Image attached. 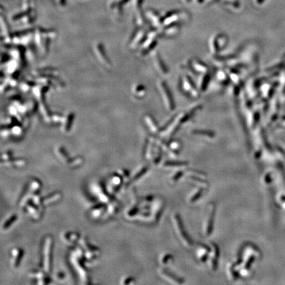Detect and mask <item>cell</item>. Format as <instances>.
<instances>
[{"mask_svg": "<svg viewBox=\"0 0 285 285\" xmlns=\"http://www.w3.org/2000/svg\"><path fill=\"white\" fill-rule=\"evenodd\" d=\"M51 240L50 237L46 238L44 242V268L46 272L50 271V250H51Z\"/></svg>", "mask_w": 285, "mask_h": 285, "instance_id": "cell-1", "label": "cell"}, {"mask_svg": "<svg viewBox=\"0 0 285 285\" xmlns=\"http://www.w3.org/2000/svg\"><path fill=\"white\" fill-rule=\"evenodd\" d=\"M23 255V252L22 250H20V249H15V250H13L12 263H13V265L15 267H17L19 266L20 261L22 259Z\"/></svg>", "mask_w": 285, "mask_h": 285, "instance_id": "cell-2", "label": "cell"}, {"mask_svg": "<svg viewBox=\"0 0 285 285\" xmlns=\"http://www.w3.org/2000/svg\"><path fill=\"white\" fill-rule=\"evenodd\" d=\"M27 206H25V207L26 209H28V212H29L30 215L32 216L34 218L38 219L40 215V213L39 211H38V208H35L33 205L31 206L30 204H28V203H27Z\"/></svg>", "mask_w": 285, "mask_h": 285, "instance_id": "cell-3", "label": "cell"}, {"mask_svg": "<svg viewBox=\"0 0 285 285\" xmlns=\"http://www.w3.org/2000/svg\"><path fill=\"white\" fill-rule=\"evenodd\" d=\"M60 197H61L60 193H55L52 194V195H50V196H48V197H47V198H46L44 199V201H44V203H46V204L51 203H53V202H54V201H56L57 200H58V199L60 198Z\"/></svg>", "mask_w": 285, "mask_h": 285, "instance_id": "cell-4", "label": "cell"}, {"mask_svg": "<svg viewBox=\"0 0 285 285\" xmlns=\"http://www.w3.org/2000/svg\"><path fill=\"white\" fill-rule=\"evenodd\" d=\"M103 211H104L103 206H100L98 207V208H94L91 210V211H90V215L95 219L98 218V217H99L98 216L101 215V214H102Z\"/></svg>", "mask_w": 285, "mask_h": 285, "instance_id": "cell-5", "label": "cell"}, {"mask_svg": "<svg viewBox=\"0 0 285 285\" xmlns=\"http://www.w3.org/2000/svg\"><path fill=\"white\" fill-rule=\"evenodd\" d=\"M17 220V215H12L11 217H9V219H7L6 220V221H5L4 224L2 225V228L4 229L5 230L8 229L9 226L13 223V222Z\"/></svg>", "mask_w": 285, "mask_h": 285, "instance_id": "cell-6", "label": "cell"}]
</instances>
